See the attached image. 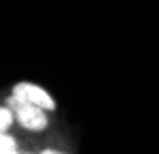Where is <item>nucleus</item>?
<instances>
[{
  "instance_id": "nucleus-1",
  "label": "nucleus",
  "mask_w": 159,
  "mask_h": 154,
  "mask_svg": "<svg viewBox=\"0 0 159 154\" xmlns=\"http://www.w3.org/2000/svg\"><path fill=\"white\" fill-rule=\"evenodd\" d=\"M7 105L13 109L17 122L24 128H28V130H43V128L48 126V113H45L48 109L22 101V99H17V96H13V94L7 99Z\"/></svg>"
},
{
  "instance_id": "nucleus-2",
  "label": "nucleus",
  "mask_w": 159,
  "mask_h": 154,
  "mask_svg": "<svg viewBox=\"0 0 159 154\" xmlns=\"http://www.w3.org/2000/svg\"><path fill=\"white\" fill-rule=\"evenodd\" d=\"M11 94L17 96V99H22V101H26V103L39 105V107H43V109H48V111H52L54 107H56L52 94H50L48 90H43L41 86L30 83V81H20V83H15Z\"/></svg>"
},
{
  "instance_id": "nucleus-3",
  "label": "nucleus",
  "mask_w": 159,
  "mask_h": 154,
  "mask_svg": "<svg viewBox=\"0 0 159 154\" xmlns=\"http://www.w3.org/2000/svg\"><path fill=\"white\" fill-rule=\"evenodd\" d=\"M0 154H17V143L11 135L0 133Z\"/></svg>"
},
{
  "instance_id": "nucleus-4",
  "label": "nucleus",
  "mask_w": 159,
  "mask_h": 154,
  "mask_svg": "<svg viewBox=\"0 0 159 154\" xmlns=\"http://www.w3.org/2000/svg\"><path fill=\"white\" fill-rule=\"evenodd\" d=\"M13 118H15V113H13V109L9 105L7 107H0V133H4L7 128L11 126Z\"/></svg>"
},
{
  "instance_id": "nucleus-5",
  "label": "nucleus",
  "mask_w": 159,
  "mask_h": 154,
  "mask_svg": "<svg viewBox=\"0 0 159 154\" xmlns=\"http://www.w3.org/2000/svg\"><path fill=\"white\" fill-rule=\"evenodd\" d=\"M41 154H62V152H58V150H43Z\"/></svg>"
},
{
  "instance_id": "nucleus-6",
  "label": "nucleus",
  "mask_w": 159,
  "mask_h": 154,
  "mask_svg": "<svg viewBox=\"0 0 159 154\" xmlns=\"http://www.w3.org/2000/svg\"><path fill=\"white\" fill-rule=\"evenodd\" d=\"M17 154H24V152H17Z\"/></svg>"
}]
</instances>
